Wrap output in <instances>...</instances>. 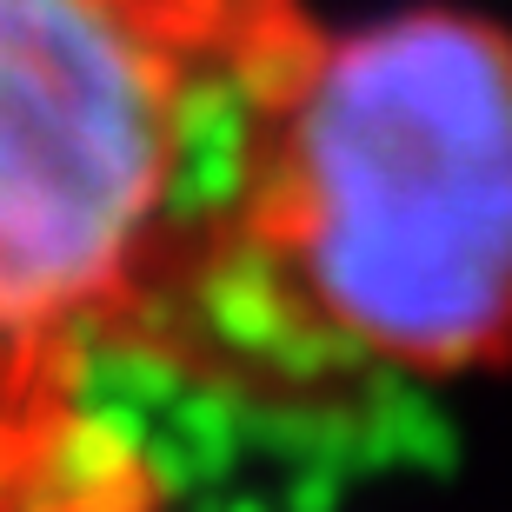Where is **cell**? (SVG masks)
I'll return each instance as SVG.
<instances>
[{
	"label": "cell",
	"mask_w": 512,
	"mask_h": 512,
	"mask_svg": "<svg viewBox=\"0 0 512 512\" xmlns=\"http://www.w3.org/2000/svg\"><path fill=\"white\" fill-rule=\"evenodd\" d=\"M253 399L446 386L512 353V34L473 7L300 20L147 326Z\"/></svg>",
	"instance_id": "1"
},
{
	"label": "cell",
	"mask_w": 512,
	"mask_h": 512,
	"mask_svg": "<svg viewBox=\"0 0 512 512\" xmlns=\"http://www.w3.org/2000/svg\"><path fill=\"white\" fill-rule=\"evenodd\" d=\"M300 0H0V426L140 353Z\"/></svg>",
	"instance_id": "2"
}]
</instances>
